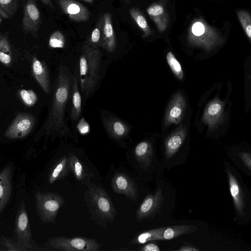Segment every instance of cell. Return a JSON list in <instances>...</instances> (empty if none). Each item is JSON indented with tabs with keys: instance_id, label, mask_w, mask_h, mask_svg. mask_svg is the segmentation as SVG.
Returning <instances> with one entry per match:
<instances>
[{
	"instance_id": "cell-38",
	"label": "cell",
	"mask_w": 251,
	"mask_h": 251,
	"mask_svg": "<svg viewBox=\"0 0 251 251\" xmlns=\"http://www.w3.org/2000/svg\"><path fill=\"white\" fill-rule=\"evenodd\" d=\"M140 250L142 251H159L160 249L156 244L150 243L142 247Z\"/></svg>"
},
{
	"instance_id": "cell-31",
	"label": "cell",
	"mask_w": 251,
	"mask_h": 251,
	"mask_svg": "<svg viewBox=\"0 0 251 251\" xmlns=\"http://www.w3.org/2000/svg\"><path fill=\"white\" fill-rule=\"evenodd\" d=\"M238 18L249 40L251 39V16L245 10H239L237 13Z\"/></svg>"
},
{
	"instance_id": "cell-19",
	"label": "cell",
	"mask_w": 251,
	"mask_h": 251,
	"mask_svg": "<svg viewBox=\"0 0 251 251\" xmlns=\"http://www.w3.org/2000/svg\"><path fill=\"white\" fill-rule=\"evenodd\" d=\"M103 26L101 48L113 53L116 47L115 33L113 28L112 16L110 13L106 12L103 15Z\"/></svg>"
},
{
	"instance_id": "cell-22",
	"label": "cell",
	"mask_w": 251,
	"mask_h": 251,
	"mask_svg": "<svg viewBox=\"0 0 251 251\" xmlns=\"http://www.w3.org/2000/svg\"><path fill=\"white\" fill-rule=\"evenodd\" d=\"M71 97L70 118L72 123H75L78 121L81 114V98L78 88V79L76 69L73 75Z\"/></svg>"
},
{
	"instance_id": "cell-21",
	"label": "cell",
	"mask_w": 251,
	"mask_h": 251,
	"mask_svg": "<svg viewBox=\"0 0 251 251\" xmlns=\"http://www.w3.org/2000/svg\"><path fill=\"white\" fill-rule=\"evenodd\" d=\"M12 168H4L0 173V213L8 202L11 193Z\"/></svg>"
},
{
	"instance_id": "cell-10",
	"label": "cell",
	"mask_w": 251,
	"mask_h": 251,
	"mask_svg": "<svg viewBox=\"0 0 251 251\" xmlns=\"http://www.w3.org/2000/svg\"><path fill=\"white\" fill-rule=\"evenodd\" d=\"M165 189L159 187L153 194L148 195L136 212V218L142 221L152 217L159 212L165 201Z\"/></svg>"
},
{
	"instance_id": "cell-6",
	"label": "cell",
	"mask_w": 251,
	"mask_h": 251,
	"mask_svg": "<svg viewBox=\"0 0 251 251\" xmlns=\"http://www.w3.org/2000/svg\"><path fill=\"white\" fill-rule=\"evenodd\" d=\"M186 135V129L182 127L175 131L166 140L163 155L160 161L162 169L169 170L181 164L178 153L184 142Z\"/></svg>"
},
{
	"instance_id": "cell-33",
	"label": "cell",
	"mask_w": 251,
	"mask_h": 251,
	"mask_svg": "<svg viewBox=\"0 0 251 251\" xmlns=\"http://www.w3.org/2000/svg\"><path fill=\"white\" fill-rule=\"evenodd\" d=\"M19 95L23 102L28 107L33 106L37 101V96L32 90H21L19 92Z\"/></svg>"
},
{
	"instance_id": "cell-35",
	"label": "cell",
	"mask_w": 251,
	"mask_h": 251,
	"mask_svg": "<svg viewBox=\"0 0 251 251\" xmlns=\"http://www.w3.org/2000/svg\"><path fill=\"white\" fill-rule=\"evenodd\" d=\"M0 7L10 18L16 10V0H0Z\"/></svg>"
},
{
	"instance_id": "cell-30",
	"label": "cell",
	"mask_w": 251,
	"mask_h": 251,
	"mask_svg": "<svg viewBox=\"0 0 251 251\" xmlns=\"http://www.w3.org/2000/svg\"><path fill=\"white\" fill-rule=\"evenodd\" d=\"M12 61V52L8 40L4 37H0V62L8 66Z\"/></svg>"
},
{
	"instance_id": "cell-40",
	"label": "cell",
	"mask_w": 251,
	"mask_h": 251,
	"mask_svg": "<svg viewBox=\"0 0 251 251\" xmlns=\"http://www.w3.org/2000/svg\"><path fill=\"white\" fill-rule=\"evenodd\" d=\"M45 5L50 7V8L54 9L55 7L54 5L53 4L51 0H40Z\"/></svg>"
},
{
	"instance_id": "cell-41",
	"label": "cell",
	"mask_w": 251,
	"mask_h": 251,
	"mask_svg": "<svg viewBox=\"0 0 251 251\" xmlns=\"http://www.w3.org/2000/svg\"><path fill=\"white\" fill-rule=\"evenodd\" d=\"M0 15L5 18L8 19L9 18V16L2 10V9L0 7Z\"/></svg>"
},
{
	"instance_id": "cell-36",
	"label": "cell",
	"mask_w": 251,
	"mask_h": 251,
	"mask_svg": "<svg viewBox=\"0 0 251 251\" xmlns=\"http://www.w3.org/2000/svg\"><path fill=\"white\" fill-rule=\"evenodd\" d=\"M0 244L8 251H27L18 243H15L12 240L3 237L0 240Z\"/></svg>"
},
{
	"instance_id": "cell-26",
	"label": "cell",
	"mask_w": 251,
	"mask_h": 251,
	"mask_svg": "<svg viewBox=\"0 0 251 251\" xmlns=\"http://www.w3.org/2000/svg\"><path fill=\"white\" fill-rule=\"evenodd\" d=\"M223 110V104L218 100H215L206 108L203 117V121L210 126L215 124Z\"/></svg>"
},
{
	"instance_id": "cell-24",
	"label": "cell",
	"mask_w": 251,
	"mask_h": 251,
	"mask_svg": "<svg viewBox=\"0 0 251 251\" xmlns=\"http://www.w3.org/2000/svg\"><path fill=\"white\" fill-rule=\"evenodd\" d=\"M198 227L192 225H180L165 227L163 232L164 240L175 239L195 231Z\"/></svg>"
},
{
	"instance_id": "cell-39",
	"label": "cell",
	"mask_w": 251,
	"mask_h": 251,
	"mask_svg": "<svg viewBox=\"0 0 251 251\" xmlns=\"http://www.w3.org/2000/svg\"><path fill=\"white\" fill-rule=\"evenodd\" d=\"M179 251H199V249L195 248V247L190 246L188 245L182 246L180 249H178Z\"/></svg>"
},
{
	"instance_id": "cell-14",
	"label": "cell",
	"mask_w": 251,
	"mask_h": 251,
	"mask_svg": "<svg viewBox=\"0 0 251 251\" xmlns=\"http://www.w3.org/2000/svg\"><path fill=\"white\" fill-rule=\"evenodd\" d=\"M41 23L39 10L33 0H28L24 7L22 27L26 33H36Z\"/></svg>"
},
{
	"instance_id": "cell-32",
	"label": "cell",
	"mask_w": 251,
	"mask_h": 251,
	"mask_svg": "<svg viewBox=\"0 0 251 251\" xmlns=\"http://www.w3.org/2000/svg\"><path fill=\"white\" fill-rule=\"evenodd\" d=\"M166 59L172 72L178 79H182L183 77V73L181 64L172 51H169L167 53Z\"/></svg>"
},
{
	"instance_id": "cell-8",
	"label": "cell",
	"mask_w": 251,
	"mask_h": 251,
	"mask_svg": "<svg viewBox=\"0 0 251 251\" xmlns=\"http://www.w3.org/2000/svg\"><path fill=\"white\" fill-rule=\"evenodd\" d=\"M15 232L18 243L21 246L27 251L35 250L37 247L32 239L28 215L24 201L20 203L17 211Z\"/></svg>"
},
{
	"instance_id": "cell-34",
	"label": "cell",
	"mask_w": 251,
	"mask_h": 251,
	"mask_svg": "<svg viewBox=\"0 0 251 251\" xmlns=\"http://www.w3.org/2000/svg\"><path fill=\"white\" fill-rule=\"evenodd\" d=\"M65 44V38L60 31H54L50 36L49 45L51 48H63Z\"/></svg>"
},
{
	"instance_id": "cell-25",
	"label": "cell",
	"mask_w": 251,
	"mask_h": 251,
	"mask_svg": "<svg viewBox=\"0 0 251 251\" xmlns=\"http://www.w3.org/2000/svg\"><path fill=\"white\" fill-rule=\"evenodd\" d=\"M165 227H161L152 229L139 234L133 239L132 243L134 244H145L154 240H163V232Z\"/></svg>"
},
{
	"instance_id": "cell-17",
	"label": "cell",
	"mask_w": 251,
	"mask_h": 251,
	"mask_svg": "<svg viewBox=\"0 0 251 251\" xmlns=\"http://www.w3.org/2000/svg\"><path fill=\"white\" fill-rule=\"evenodd\" d=\"M102 120L108 134L113 139L120 140L128 135L129 126L123 121L112 116L103 118Z\"/></svg>"
},
{
	"instance_id": "cell-9",
	"label": "cell",
	"mask_w": 251,
	"mask_h": 251,
	"mask_svg": "<svg viewBox=\"0 0 251 251\" xmlns=\"http://www.w3.org/2000/svg\"><path fill=\"white\" fill-rule=\"evenodd\" d=\"M90 200L98 215L103 220L112 222L116 215L111 199L101 187H91L89 190Z\"/></svg>"
},
{
	"instance_id": "cell-37",
	"label": "cell",
	"mask_w": 251,
	"mask_h": 251,
	"mask_svg": "<svg viewBox=\"0 0 251 251\" xmlns=\"http://www.w3.org/2000/svg\"><path fill=\"white\" fill-rule=\"evenodd\" d=\"M76 125V128L80 134L85 135L87 134L90 130V126L88 123L84 118L78 120Z\"/></svg>"
},
{
	"instance_id": "cell-28",
	"label": "cell",
	"mask_w": 251,
	"mask_h": 251,
	"mask_svg": "<svg viewBox=\"0 0 251 251\" xmlns=\"http://www.w3.org/2000/svg\"><path fill=\"white\" fill-rule=\"evenodd\" d=\"M103 26V17L102 16L97 22L94 28L85 43L93 48H101Z\"/></svg>"
},
{
	"instance_id": "cell-7",
	"label": "cell",
	"mask_w": 251,
	"mask_h": 251,
	"mask_svg": "<svg viewBox=\"0 0 251 251\" xmlns=\"http://www.w3.org/2000/svg\"><path fill=\"white\" fill-rule=\"evenodd\" d=\"M53 248L65 251H97L100 245L95 239L85 237H56L49 240Z\"/></svg>"
},
{
	"instance_id": "cell-11",
	"label": "cell",
	"mask_w": 251,
	"mask_h": 251,
	"mask_svg": "<svg viewBox=\"0 0 251 251\" xmlns=\"http://www.w3.org/2000/svg\"><path fill=\"white\" fill-rule=\"evenodd\" d=\"M35 118L30 114H19L5 131V136L11 139H22L26 136L32 130Z\"/></svg>"
},
{
	"instance_id": "cell-4",
	"label": "cell",
	"mask_w": 251,
	"mask_h": 251,
	"mask_svg": "<svg viewBox=\"0 0 251 251\" xmlns=\"http://www.w3.org/2000/svg\"><path fill=\"white\" fill-rule=\"evenodd\" d=\"M187 39L193 45L206 50L220 44L223 41L218 31L209 25L201 17L193 20L188 29Z\"/></svg>"
},
{
	"instance_id": "cell-23",
	"label": "cell",
	"mask_w": 251,
	"mask_h": 251,
	"mask_svg": "<svg viewBox=\"0 0 251 251\" xmlns=\"http://www.w3.org/2000/svg\"><path fill=\"white\" fill-rule=\"evenodd\" d=\"M71 170L69 158L66 155L62 157L55 165L49 176V182L52 183L67 176Z\"/></svg>"
},
{
	"instance_id": "cell-12",
	"label": "cell",
	"mask_w": 251,
	"mask_h": 251,
	"mask_svg": "<svg viewBox=\"0 0 251 251\" xmlns=\"http://www.w3.org/2000/svg\"><path fill=\"white\" fill-rule=\"evenodd\" d=\"M112 187L115 193L126 196L132 201H137L138 191L136 183L128 176L122 173L114 175Z\"/></svg>"
},
{
	"instance_id": "cell-2",
	"label": "cell",
	"mask_w": 251,
	"mask_h": 251,
	"mask_svg": "<svg viewBox=\"0 0 251 251\" xmlns=\"http://www.w3.org/2000/svg\"><path fill=\"white\" fill-rule=\"evenodd\" d=\"M223 162L234 206L233 220L240 225L247 224L251 220L250 192L239 172L225 159Z\"/></svg>"
},
{
	"instance_id": "cell-20",
	"label": "cell",
	"mask_w": 251,
	"mask_h": 251,
	"mask_svg": "<svg viewBox=\"0 0 251 251\" xmlns=\"http://www.w3.org/2000/svg\"><path fill=\"white\" fill-rule=\"evenodd\" d=\"M147 12L158 30L160 32L165 31L168 25L169 18L164 4L160 2H153L147 8Z\"/></svg>"
},
{
	"instance_id": "cell-18",
	"label": "cell",
	"mask_w": 251,
	"mask_h": 251,
	"mask_svg": "<svg viewBox=\"0 0 251 251\" xmlns=\"http://www.w3.org/2000/svg\"><path fill=\"white\" fill-rule=\"evenodd\" d=\"M185 101L183 96L179 93L176 94L171 101L168 107L165 124H177L181 120L185 112Z\"/></svg>"
},
{
	"instance_id": "cell-13",
	"label": "cell",
	"mask_w": 251,
	"mask_h": 251,
	"mask_svg": "<svg viewBox=\"0 0 251 251\" xmlns=\"http://www.w3.org/2000/svg\"><path fill=\"white\" fill-rule=\"evenodd\" d=\"M62 11L75 22H85L89 19L90 12L82 3L75 0H57Z\"/></svg>"
},
{
	"instance_id": "cell-3",
	"label": "cell",
	"mask_w": 251,
	"mask_h": 251,
	"mask_svg": "<svg viewBox=\"0 0 251 251\" xmlns=\"http://www.w3.org/2000/svg\"><path fill=\"white\" fill-rule=\"evenodd\" d=\"M101 53L100 48L92 47L85 43L79 58V77L81 92L89 97L99 82Z\"/></svg>"
},
{
	"instance_id": "cell-15",
	"label": "cell",
	"mask_w": 251,
	"mask_h": 251,
	"mask_svg": "<svg viewBox=\"0 0 251 251\" xmlns=\"http://www.w3.org/2000/svg\"><path fill=\"white\" fill-rule=\"evenodd\" d=\"M134 155L139 166L143 170L149 169L153 166V162L160 164L157 159H154L153 149L148 141H144L138 144L134 150Z\"/></svg>"
},
{
	"instance_id": "cell-27",
	"label": "cell",
	"mask_w": 251,
	"mask_h": 251,
	"mask_svg": "<svg viewBox=\"0 0 251 251\" xmlns=\"http://www.w3.org/2000/svg\"><path fill=\"white\" fill-rule=\"evenodd\" d=\"M129 14L143 32L142 37L146 38L151 34V29L141 11L137 8L132 7L129 10Z\"/></svg>"
},
{
	"instance_id": "cell-43",
	"label": "cell",
	"mask_w": 251,
	"mask_h": 251,
	"mask_svg": "<svg viewBox=\"0 0 251 251\" xmlns=\"http://www.w3.org/2000/svg\"><path fill=\"white\" fill-rule=\"evenodd\" d=\"M125 0V1H126V2H128L129 1V0Z\"/></svg>"
},
{
	"instance_id": "cell-42",
	"label": "cell",
	"mask_w": 251,
	"mask_h": 251,
	"mask_svg": "<svg viewBox=\"0 0 251 251\" xmlns=\"http://www.w3.org/2000/svg\"><path fill=\"white\" fill-rule=\"evenodd\" d=\"M82 0L84 1H85L86 2H88V3H92L95 0Z\"/></svg>"
},
{
	"instance_id": "cell-16",
	"label": "cell",
	"mask_w": 251,
	"mask_h": 251,
	"mask_svg": "<svg viewBox=\"0 0 251 251\" xmlns=\"http://www.w3.org/2000/svg\"><path fill=\"white\" fill-rule=\"evenodd\" d=\"M31 68L32 74L43 90L46 93H50L51 85L49 70L46 63L34 56L32 59Z\"/></svg>"
},
{
	"instance_id": "cell-1",
	"label": "cell",
	"mask_w": 251,
	"mask_h": 251,
	"mask_svg": "<svg viewBox=\"0 0 251 251\" xmlns=\"http://www.w3.org/2000/svg\"><path fill=\"white\" fill-rule=\"evenodd\" d=\"M73 76L66 66L59 67L55 83L50 108L40 131L48 139L69 137L77 142L67 125L66 119L67 104L71 97Z\"/></svg>"
},
{
	"instance_id": "cell-5",
	"label": "cell",
	"mask_w": 251,
	"mask_h": 251,
	"mask_svg": "<svg viewBox=\"0 0 251 251\" xmlns=\"http://www.w3.org/2000/svg\"><path fill=\"white\" fill-rule=\"evenodd\" d=\"M35 198L36 210L41 219L45 223H53L64 203L62 197L56 193L37 191Z\"/></svg>"
},
{
	"instance_id": "cell-29",
	"label": "cell",
	"mask_w": 251,
	"mask_h": 251,
	"mask_svg": "<svg viewBox=\"0 0 251 251\" xmlns=\"http://www.w3.org/2000/svg\"><path fill=\"white\" fill-rule=\"evenodd\" d=\"M68 158L71 169L75 178L79 181L83 180L86 176V172L81 162L73 153H70Z\"/></svg>"
}]
</instances>
